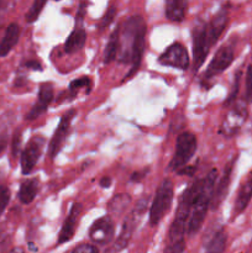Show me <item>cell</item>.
Here are the masks:
<instances>
[{
  "instance_id": "obj_2",
  "label": "cell",
  "mask_w": 252,
  "mask_h": 253,
  "mask_svg": "<svg viewBox=\"0 0 252 253\" xmlns=\"http://www.w3.org/2000/svg\"><path fill=\"white\" fill-rule=\"evenodd\" d=\"M203 185H204V178L203 179H197L183 192L179 203H178L175 216L173 219L172 224H170L169 231H168L167 242H173L184 239V235L187 232L188 220H189L193 204H194L198 194L202 190Z\"/></svg>"
},
{
  "instance_id": "obj_10",
  "label": "cell",
  "mask_w": 252,
  "mask_h": 253,
  "mask_svg": "<svg viewBox=\"0 0 252 253\" xmlns=\"http://www.w3.org/2000/svg\"><path fill=\"white\" fill-rule=\"evenodd\" d=\"M158 62L163 64V66L173 67V68L182 69V71H185L190 63L187 48L182 43H179V42H174V43L170 44L161 54Z\"/></svg>"
},
{
  "instance_id": "obj_13",
  "label": "cell",
  "mask_w": 252,
  "mask_h": 253,
  "mask_svg": "<svg viewBox=\"0 0 252 253\" xmlns=\"http://www.w3.org/2000/svg\"><path fill=\"white\" fill-rule=\"evenodd\" d=\"M235 162H236V158H234L231 162H229L226 166H225L224 173L221 174L220 179L215 183L211 202H210V209L211 210H216L217 208L221 205V203L225 200L227 193H229V188H230V183H231V175H232V170H234Z\"/></svg>"
},
{
  "instance_id": "obj_30",
  "label": "cell",
  "mask_w": 252,
  "mask_h": 253,
  "mask_svg": "<svg viewBox=\"0 0 252 253\" xmlns=\"http://www.w3.org/2000/svg\"><path fill=\"white\" fill-rule=\"evenodd\" d=\"M9 202H10V189L7 187L1 185V187H0V216H1L2 212L5 211Z\"/></svg>"
},
{
  "instance_id": "obj_29",
  "label": "cell",
  "mask_w": 252,
  "mask_h": 253,
  "mask_svg": "<svg viewBox=\"0 0 252 253\" xmlns=\"http://www.w3.org/2000/svg\"><path fill=\"white\" fill-rule=\"evenodd\" d=\"M185 251V241L183 240H178V241L167 242L163 253H184Z\"/></svg>"
},
{
  "instance_id": "obj_38",
  "label": "cell",
  "mask_w": 252,
  "mask_h": 253,
  "mask_svg": "<svg viewBox=\"0 0 252 253\" xmlns=\"http://www.w3.org/2000/svg\"><path fill=\"white\" fill-rule=\"evenodd\" d=\"M25 66H26V68L32 69V71H42L41 64H40L37 61H29V62H26V64H25Z\"/></svg>"
},
{
  "instance_id": "obj_34",
  "label": "cell",
  "mask_w": 252,
  "mask_h": 253,
  "mask_svg": "<svg viewBox=\"0 0 252 253\" xmlns=\"http://www.w3.org/2000/svg\"><path fill=\"white\" fill-rule=\"evenodd\" d=\"M85 12H86V4L85 2H82V4L79 5L78 12H77V16H76V27H82V22H83Z\"/></svg>"
},
{
  "instance_id": "obj_1",
  "label": "cell",
  "mask_w": 252,
  "mask_h": 253,
  "mask_svg": "<svg viewBox=\"0 0 252 253\" xmlns=\"http://www.w3.org/2000/svg\"><path fill=\"white\" fill-rule=\"evenodd\" d=\"M146 22L141 16H131L120 27V48L118 59L121 63H130L131 68L125 79L131 78L138 71L145 52Z\"/></svg>"
},
{
  "instance_id": "obj_3",
  "label": "cell",
  "mask_w": 252,
  "mask_h": 253,
  "mask_svg": "<svg viewBox=\"0 0 252 253\" xmlns=\"http://www.w3.org/2000/svg\"><path fill=\"white\" fill-rule=\"evenodd\" d=\"M217 179V170L211 169L204 178V185L198 194L194 204H193L192 211H190L189 220L187 225V235L189 237L194 236L202 229L203 222L207 217L208 210L210 209V202H211L212 192H214L215 183Z\"/></svg>"
},
{
  "instance_id": "obj_25",
  "label": "cell",
  "mask_w": 252,
  "mask_h": 253,
  "mask_svg": "<svg viewBox=\"0 0 252 253\" xmlns=\"http://www.w3.org/2000/svg\"><path fill=\"white\" fill-rule=\"evenodd\" d=\"M131 203V198L128 194H118L109 203V212L114 215H121L126 211Z\"/></svg>"
},
{
  "instance_id": "obj_12",
  "label": "cell",
  "mask_w": 252,
  "mask_h": 253,
  "mask_svg": "<svg viewBox=\"0 0 252 253\" xmlns=\"http://www.w3.org/2000/svg\"><path fill=\"white\" fill-rule=\"evenodd\" d=\"M43 146L44 138L41 137V136H36V137L31 138L26 147L24 148L21 153V158H20V163H21V170L25 175L30 174L35 168V166H36V163L39 162Z\"/></svg>"
},
{
  "instance_id": "obj_28",
  "label": "cell",
  "mask_w": 252,
  "mask_h": 253,
  "mask_svg": "<svg viewBox=\"0 0 252 253\" xmlns=\"http://www.w3.org/2000/svg\"><path fill=\"white\" fill-rule=\"evenodd\" d=\"M116 15V7L115 6H109V9L106 10L105 15H104L103 17H101V20L99 21V25H98V29L100 30V31H103V30H105L106 27L109 26V25L113 22L114 17H115Z\"/></svg>"
},
{
  "instance_id": "obj_14",
  "label": "cell",
  "mask_w": 252,
  "mask_h": 253,
  "mask_svg": "<svg viewBox=\"0 0 252 253\" xmlns=\"http://www.w3.org/2000/svg\"><path fill=\"white\" fill-rule=\"evenodd\" d=\"M53 86L51 83H42L41 86L39 89V99H37L36 103L34 104V106L31 108V110L26 114L25 119L27 121L36 120L39 116H41L42 114L46 113L47 108L49 106V104L53 100Z\"/></svg>"
},
{
  "instance_id": "obj_9",
  "label": "cell",
  "mask_w": 252,
  "mask_h": 253,
  "mask_svg": "<svg viewBox=\"0 0 252 253\" xmlns=\"http://www.w3.org/2000/svg\"><path fill=\"white\" fill-rule=\"evenodd\" d=\"M74 116H76V110L71 109L59 120L58 126H57L56 131H54L53 136H52L51 141H49L48 155L52 160H54L58 156V153L61 152L62 147L64 145V141H66L67 136H68L69 128H71Z\"/></svg>"
},
{
  "instance_id": "obj_42",
  "label": "cell",
  "mask_w": 252,
  "mask_h": 253,
  "mask_svg": "<svg viewBox=\"0 0 252 253\" xmlns=\"http://www.w3.org/2000/svg\"><path fill=\"white\" fill-rule=\"evenodd\" d=\"M56 1H59V0H56Z\"/></svg>"
},
{
  "instance_id": "obj_23",
  "label": "cell",
  "mask_w": 252,
  "mask_h": 253,
  "mask_svg": "<svg viewBox=\"0 0 252 253\" xmlns=\"http://www.w3.org/2000/svg\"><path fill=\"white\" fill-rule=\"evenodd\" d=\"M119 48H120V27H116L111 34L108 43H106L105 53H104V63H111L118 58Z\"/></svg>"
},
{
  "instance_id": "obj_33",
  "label": "cell",
  "mask_w": 252,
  "mask_h": 253,
  "mask_svg": "<svg viewBox=\"0 0 252 253\" xmlns=\"http://www.w3.org/2000/svg\"><path fill=\"white\" fill-rule=\"evenodd\" d=\"M240 78H241V72H237L236 77H235V84H234V88H232L231 93L229 94V98H227L226 104H231L232 101L236 99L237 93H239V85H240Z\"/></svg>"
},
{
  "instance_id": "obj_40",
  "label": "cell",
  "mask_w": 252,
  "mask_h": 253,
  "mask_svg": "<svg viewBox=\"0 0 252 253\" xmlns=\"http://www.w3.org/2000/svg\"><path fill=\"white\" fill-rule=\"evenodd\" d=\"M6 143H7V137L5 133H0V153L5 150L6 147Z\"/></svg>"
},
{
  "instance_id": "obj_21",
  "label": "cell",
  "mask_w": 252,
  "mask_h": 253,
  "mask_svg": "<svg viewBox=\"0 0 252 253\" xmlns=\"http://www.w3.org/2000/svg\"><path fill=\"white\" fill-rule=\"evenodd\" d=\"M246 109L244 106H239V108H235L232 109L231 113L227 115L226 121L224 124V128H225V132L232 133L236 132L240 127H241V124L244 123V120L246 119Z\"/></svg>"
},
{
  "instance_id": "obj_31",
  "label": "cell",
  "mask_w": 252,
  "mask_h": 253,
  "mask_svg": "<svg viewBox=\"0 0 252 253\" xmlns=\"http://www.w3.org/2000/svg\"><path fill=\"white\" fill-rule=\"evenodd\" d=\"M245 99L247 103H252V64L247 67L246 71V94Z\"/></svg>"
},
{
  "instance_id": "obj_19",
  "label": "cell",
  "mask_w": 252,
  "mask_h": 253,
  "mask_svg": "<svg viewBox=\"0 0 252 253\" xmlns=\"http://www.w3.org/2000/svg\"><path fill=\"white\" fill-rule=\"evenodd\" d=\"M188 9V0H166V16L173 22H182Z\"/></svg>"
},
{
  "instance_id": "obj_35",
  "label": "cell",
  "mask_w": 252,
  "mask_h": 253,
  "mask_svg": "<svg viewBox=\"0 0 252 253\" xmlns=\"http://www.w3.org/2000/svg\"><path fill=\"white\" fill-rule=\"evenodd\" d=\"M20 143H21V132L16 131L14 135V141H12V155L14 156H16L19 152Z\"/></svg>"
},
{
  "instance_id": "obj_6",
  "label": "cell",
  "mask_w": 252,
  "mask_h": 253,
  "mask_svg": "<svg viewBox=\"0 0 252 253\" xmlns=\"http://www.w3.org/2000/svg\"><path fill=\"white\" fill-rule=\"evenodd\" d=\"M198 147L197 136L189 131H184L180 133L175 141V152L173 158L170 160L168 169L169 170H179L194 156L195 151Z\"/></svg>"
},
{
  "instance_id": "obj_16",
  "label": "cell",
  "mask_w": 252,
  "mask_h": 253,
  "mask_svg": "<svg viewBox=\"0 0 252 253\" xmlns=\"http://www.w3.org/2000/svg\"><path fill=\"white\" fill-rule=\"evenodd\" d=\"M227 22H229V10H227V7H222L215 14L211 21L207 25L208 39H209L210 46L212 47L216 43L217 40L220 39L222 32L226 29Z\"/></svg>"
},
{
  "instance_id": "obj_32",
  "label": "cell",
  "mask_w": 252,
  "mask_h": 253,
  "mask_svg": "<svg viewBox=\"0 0 252 253\" xmlns=\"http://www.w3.org/2000/svg\"><path fill=\"white\" fill-rule=\"evenodd\" d=\"M72 253H99L98 247L90 244H81L73 249Z\"/></svg>"
},
{
  "instance_id": "obj_41",
  "label": "cell",
  "mask_w": 252,
  "mask_h": 253,
  "mask_svg": "<svg viewBox=\"0 0 252 253\" xmlns=\"http://www.w3.org/2000/svg\"><path fill=\"white\" fill-rule=\"evenodd\" d=\"M9 253H25V251L24 249H21V247H15V249H12Z\"/></svg>"
},
{
  "instance_id": "obj_7",
  "label": "cell",
  "mask_w": 252,
  "mask_h": 253,
  "mask_svg": "<svg viewBox=\"0 0 252 253\" xmlns=\"http://www.w3.org/2000/svg\"><path fill=\"white\" fill-rule=\"evenodd\" d=\"M207 22L199 21L194 25L193 29V69L194 73L200 69L204 63L208 53L210 51L209 39H208Z\"/></svg>"
},
{
  "instance_id": "obj_4",
  "label": "cell",
  "mask_w": 252,
  "mask_h": 253,
  "mask_svg": "<svg viewBox=\"0 0 252 253\" xmlns=\"http://www.w3.org/2000/svg\"><path fill=\"white\" fill-rule=\"evenodd\" d=\"M148 205V197L141 198L137 202L135 209L131 211V214L124 221L123 227H121V231L119 234L118 239L114 241V244L106 250L105 253H119L123 250H125L128 246L131 241V237H132L133 231H135L136 226H137L138 219L142 216V214L145 212L146 208Z\"/></svg>"
},
{
  "instance_id": "obj_22",
  "label": "cell",
  "mask_w": 252,
  "mask_h": 253,
  "mask_svg": "<svg viewBox=\"0 0 252 253\" xmlns=\"http://www.w3.org/2000/svg\"><path fill=\"white\" fill-rule=\"evenodd\" d=\"M37 192H39V180L36 178H34V179H26L20 185L17 197H19V200L22 204L29 205L35 200Z\"/></svg>"
},
{
  "instance_id": "obj_5",
  "label": "cell",
  "mask_w": 252,
  "mask_h": 253,
  "mask_svg": "<svg viewBox=\"0 0 252 253\" xmlns=\"http://www.w3.org/2000/svg\"><path fill=\"white\" fill-rule=\"evenodd\" d=\"M173 202V183L170 179H163L156 192L150 209V225L157 226L165 215L169 211Z\"/></svg>"
},
{
  "instance_id": "obj_36",
  "label": "cell",
  "mask_w": 252,
  "mask_h": 253,
  "mask_svg": "<svg viewBox=\"0 0 252 253\" xmlns=\"http://www.w3.org/2000/svg\"><path fill=\"white\" fill-rule=\"evenodd\" d=\"M195 170H197V166H192V167H189V166H184V167L180 168V169L177 170V172L179 173V174H185L192 177V175L194 174Z\"/></svg>"
},
{
  "instance_id": "obj_39",
  "label": "cell",
  "mask_w": 252,
  "mask_h": 253,
  "mask_svg": "<svg viewBox=\"0 0 252 253\" xmlns=\"http://www.w3.org/2000/svg\"><path fill=\"white\" fill-rule=\"evenodd\" d=\"M111 182H113V179H111L110 177H108V175H105V177H103L100 179V182H99V184H100L101 188H109L111 185Z\"/></svg>"
},
{
  "instance_id": "obj_27",
  "label": "cell",
  "mask_w": 252,
  "mask_h": 253,
  "mask_svg": "<svg viewBox=\"0 0 252 253\" xmlns=\"http://www.w3.org/2000/svg\"><path fill=\"white\" fill-rule=\"evenodd\" d=\"M91 85V81L88 77H82L79 79H74L73 82H71L69 84V96H72V99L76 98L77 94L79 93L82 88H86V86Z\"/></svg>"
},
{
  "instance_id": "obj_11",
  "label": "cell",
  "mask_w": 252,
  "mask_h": 253,
  "mask_svg": "<svg viewBox=\"0 0 252 253\" xmlns=\"http://www.w3.org/2000/svg\"><path fill=\"white\" fill-rule=\"evenodd\" d=\"M115 235V225L109 215L99 217L93 222L89 230V237L95 245L105 246L109 245Z\"/></svg>"
},
{
  "instance_id": "obj_18",
  "label": "cell",
  "mask_w": 252,
  "mask_h": 253,
  "mask_svg": "<svg viewBox=\"0 0 252 253\" xmlns=\"http://www.w3.org/2000/svg\"><path fill=\"white\" fill-rule=\"evenodd\" d=\"M20 26L15 22L10 24L5 30V34L0 41V57H5L12 51L20 39Z\"/></svg>"
},
{
  "instance_id": "obj_20",
  "label": "cell",
  "mask_w": 252,
  "mask_h": 253,
  "mask_svg": "<svg viewBox=\"0 0 252 253\" xmlns=\"http://www.w3.org/2000/svg\"><path fill=\"white\" fill-rule=\"evenodd\" d=\"M86 41V32L83 27H76L73 32L68 36L64 42V52L67 54H73L81 51Z\"/></svg>"
},
{
  "instance_id": "obj_37",
  "label": "cell",
  "mask_w": 252,
  "mask_h": 253,
  "mask_svg": "<svg viewBox=\"0 0 252 253\" xmlns=\"http://www.w3.org/2000/svg\"><path fill=\"white\" fill-rule=\"evenodd\" d=\"M148 173V169H142L140 172H135L131 175V182H141L143 178L146 177V174Z\"/></svg>"
},
{
  "instance_id": "obj_26",
  "label": "cell",
  "mask_w": 252,
  "mask_h": 253,
  "mask_svg": "<svg viewBox=\"0 0 252 253\" xmlns=\"http://www.w3.org/2000/svg\"><path fill=\"white\" fill-rule=\"evenodd\" d=\"M46 2H47V0H34L31 7H30V10L27 11V14H26V21L30 22V24H32V22L36 21V20L39 19L40 15H41V12H42V10H43Z\"/></svg>"
},
{
  "instance_id": "obj_17",
  "label": "cell",
  "mask_w": 252,
  "mask_h": 253,
  "mask_svg": "<svg viewBox=\"0 0 252 253\" xmlns=\"http://www.w3.org/2000/svg\"><path fill=\"white\" fill-rule=\"evenodd\" d=\"M251 200H252V172L250 173L249 177H247L246 180L242 183L239 192H237V197L234 204V217L239 216L241 212H244L245 210H246V208L249 207Z\"/></svg>"
},
{
  "instance_id": "obj_8",
  "label": "cell",
  "mask_w": 252,
  "mask_h": 253,
  "mask_svg": "<svg viewBox=\"0 0 252 253\" xmlns=\"http://www.w3.org/2000/svg\"><path fill=\"white\" fill-rule=\"evenodd\" d=\"M235 58V49L232 44H222L219 49L216 51L215 56L212 57L211 62L208 66L207 72L204 73L205 79L214 78V77L219 76L222 72L226 71L231 63L234 62Z\"/></svg>"
},
{
  "instance_id": "obj_15",
  "label": "cell",
  "mask_w": 252,
  "mask_h": 253,
  "mask_svg": "<svg viewBox=\"0 0 252 253\" xmlns=\"http://www.w3.org/2000/svg\"><path fill=\"white\" fill-rule=\"evenodd\" d=\"M81 214L82 204L81 203H74V204L72 205L71 210H69V214L67 215L66 220H64L63 225H62V229L58 235V240H57V245H63L73 239Z\"/></svg>"
},
{
  "instance_id": "obj_24",
  "label": "cell",
  "mask_w": 252,
  "mask_h": 253,
  "mask_svg": "<svg viewBox=\"0 0 252 253\" xmlns=\"http://www.w3.org/2000/svg\"><path fill=\"white\" fill-rule=\"evenodd\" d=\"M227 242V235L222 229L217 230L210 241L207 245V252L205 253H224L226 249Z\"/></svg>"
}]
</instances>
